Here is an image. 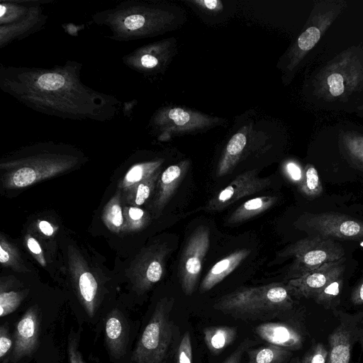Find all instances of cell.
I'll use <instances>...</instances> for the list:
<instances>
[{
    "instance_id": "cell-34",
    "label": "cell",
    "mask_w": 363,
    "mask_h": 363,
    "mask_svg": "<svg viewBox=\"0 0 363 363\" xmlns=\"http://www.w3.org/2000/svg\"><path fill=\"white\" fill-rule=\"evenodd\" d=\"M23 298V294L16 291H4L0 294V315L4 317L13 312Z\"/></svg>"
},
{
    "instance_id": "cell-32",
    "label": "cell",
    "mask_w": 363,
    "mask_h": 363,
    "mask_svg": "<svg viewBox=\"0 0 363 363\" xmlns=\"http://www.w3.org/2000/svg\"><path fill=\"white\" fill-rule=\"evenodd\" d=\"M120 199L121 193L118 192L106 204L103 213V220L105 224L114 232H118L123 224Z\"/></svg>"
},
{
    "instance_id": "cell-18",
    "label": "cell",
    "mask_w": 363,
    "mask_h": 363,
    "mask_svg": "<svg viewBox=\"0 0 363 363\" xmlns=\"http://www.w3.org/2000/svg\"><path fill=\"white\" fill-rule=\"evenodd\" d=\"M248 250H237L216 262L203 278L200 292L204 293L220 283L250 254Z\"/></svg>"
},
{
    "instance_id": "cell-46",
    "label": "cell",
    "mask_w": 363,
    "mask_h": 363,
    "mask_svg": "<svg viewBox=\"0 0 363 363\" xmlns=\"http://www.w3.org/2000/svg\"><path fill=\"white\" fill-rule=\"evenodd\" d=\"M40 231L45 235L50 236L53 234L54 229L52 225L46 220H40L38 223Z\"/></svg>"
},
{
    "instance_id": "cell-39",
    "label": "cell",
    "mask_w": 363,
    "mask_h": 363,
    "mask_svg": "<svg viewBox=\"0 0 363 363\" xmlns=\"http://www.w3.org/2000/svg\"><path fill=\"white\" fill-rule=\"evenodd\" d=\"M13 346L6 325H3L0 328V358L1 361L9 353Z\"/></svg>"
},
{
    "instance_id": "cell-25",
    "label": "cell",
    "mask_w": 363,
    "mask_h": 363,
    "mask_svg": "<svg viewBox=\"0 0 363 363\" xmlns=\"http://www.w3.org/2000/svg\"><path fill=\"white\" fill-rule=\"evenodd\" d=\"M207 348L213 354H218L233 343L237 336V328L231 326H211L203 330Z\"/></svg>"
},
{
    "instance_id": "cell-21",
    "label": "cell",
    "mask_w": 363,
    "mask_h": 363,
    "mask_svg": "<svg viewBox=\"0 0 363 363\" xmlns=\"http://www.w3.org/2000/svg\"><path fill=\"white\" fill-rule=\"evenodd\" d=\"M106 340L113 356L123 355L126 345V333L123 319L117 311H113L106 321Z\"/></svg>"
},
{
    "instance_id": "cell-12",
    "label": "cell",
    "mask_w": 363,
    "mask_h": 363,
    "mask_svg": "<svg viewBox=\"0 0 363 363\" xmlns=\"http://www.w3.org/2000/svg\"><path fill=\"white\" fill-rule=\"evenodd\" d=\"M306 225L314 235L331 239H363V222L349 216L333 212L313 214L306 218Z\"/></svg>"
},
{
    "instance_id": "cell-8",
    "label": "cell",
    "mask_w": 363,
    "mask_h": 363,
    "mask_svg": "<svg viewBox=\"0 0 363 363\" xmlns=\"http://www.w3.org/2000/svg\"><path fill=\"white\" fill-rule=\"evenodd\" d=\"M347 6V3L345 0L316 2L302 32L289 50V70L296 68Z\"/></svg>"
},
{
    "instance_id": "cell-29",
    "label": "cell",
    "mask_w": 363,
    "mask_h": 363,
    "mask_svg": "<svg viewBox=\"0 0 363 363\" xmlns=\"http://www.w3.org/2000/svg\"><path fill=\"white\" fill-rule=\"evenodd\" d=\"M247 363H284L292 353L291 351L270 345L247 350Z\"/></svg>"
},
{
    "instance_id": "cell-31",
    "label": "cell",
    "mask_w": 363,
    "mask_h": 363,
    "mask_svg": "<svg viewBox=\"0 0 363 363\" xmlns=\"http://www.w3.org/2000/svg\"><path fill=\"white\" fill-rule=\"evenodd\" d=\"M299 190L307 198L315 199L322 194L323 186L315 167L311 164L306 166L299 183Z\"/></svg>"
},
{
    "instance_id": "cell-47",
    "label": "cell",
    "mask_w": 363,
    "mask_h": 363,
    "mask_svg": "<svg viewBox=\"0 0 363 363\" xmlns=\"http://www.w3.org/2000/svg\"><path fill=\"white\" fill-rule=\"evenodd\" d=\"M359 109H363V104L359 107Z\"/></svg>"
},
{
    "instance_id": "cell-22",
    "label": "cell",
    "mask_w": 363,
    "mask_h": 363,
    "mask_svg": "<svg viewBox=\"0 0 363 363\" xmlns=\"http://www.w3.org/2000/svg\"><path fill=\"white\" fill-rule=\"evenodd\" d=\"M77 289L80 301L88 315L92 317L96 306L98 284L94 275L86 269H78L74 272Z\"/></svg>"
},
{
    "instance_id": "cell-27",
    "label": "cell",
    "mask_w": 363,
    "mask_h": 363,
    "mask_svg": "<svg viewBox=\"0 0 363 363\" xmlns=\"http://www.w3.org/2000/svg\"><path fill=\"white\" fill-rule=\"evenodd\" d=\"M276 202L275 196H260L242 203L229 218L231 224L242 222L261 213Z\"/></svg>"
},
{
    "instance_id": "cell-45",
    "label": "cell",
    "mask_w": 363,
    "mask_h": 363,
    "mask_svg": "<svg viewBox=\"0 0 363 363\" xmlns=\"http://www.w3.org/2000/svg\"><path fill=\"white\" fill-rule=\"evenodd\" d=\"M351 301L355 305L363 304V280L353 290Z\"/></svg>"
},
{
    "instance_id": "cell-4",
    "label": "cell",
    "mask_w": 363,
    "mask_h": 363,
    "mask_svg": "<svg viewBox=\"0 0 363 363\" xmlns=\"http://www.w3.org/2000/svg\"><path fill=\"white\" fill-rule=\"evenodd\" d=\"M291 296L287 286L274 283L225 295L214 303L213 308L235 318L263 319L291 309Z\"/></svg>"
},
{
    "instance_id": "cell-13",
    "label": "cell",
    "mask_w": 363,
    "mask_h": 363,
    "mask_svg": "<svg viewBox=\"0 0 363 363\" xmlns=\"http://www.w3.org/2000/svg\"><path fill=\"white\" fill-rule=\"evenodd\" d=\"M173 55L169 39L140 47L123 57V63L143 74H152L162 70Z\"/></svg>"
},
{
    "instance_id": "cell-43",
    "label": "cell",
    "mask_w": 363,
    "mask_h": 363,
    "mask_svg": "<svg viewBox=\"0 0 363 363\" xmlns=\"http://www.w3.org/2000/svg\"><path fill=\"white\" fill-rule=\"evenodd\" d=\"M197 6L211 11H219L223 9V5L220 0H195L192 1Z\"/></svg>"
},
{
    "instance_id": "cell-15",
    "label": "cell",
    "mask_w": 363,
    "mask_h": 363,
    "mask_svg": "<svg viewBox=\"0 0 363 363\" xmlns=\"http://www.w3.org/2000/svg\"><path fill=\"white\" fill-rule=\"evenodd\" d=\"M269 184V179L257 177L255 170L245 172L237 176L211 200L208 208L211 210L225 208L245 196L261 191Z\"/></svg>"
},
{
    "instance_id": "cell-6",
    "label": "cell",
    "mask_w": 363,
    "mask_h": 363,
    "mask_svg": "<svg viewBox=\"0 0 363 363\" xmlns=\"http://www.w3.org/2000/svg\"><path fill=\"white\" fill-rule=\"evenodd\" d=\"M174 299L159 301L131 357V363H162L171 345L174 325L170 318Z\"/></svg>"
},
{
    "instance_id": "cell-41",
    "label": "cell",
    "mask_w": 363,
    "mask_h": 363,
    "mask_svg": "<svg viewBox=\"0 0 363 363\" xmlns=\"http://www.w3.org/2000/svg\"><path fill=\"white\" fill-rule=\"evenodd\" d=\"M26 243L28 249L30 250V252L35 255L37 260L38 262L43 265H45V261L43 257V251L41 249L40 245L38 242V241L29 236L26 238Z\"/></svg>"
},
{
    "instance_id": "cell-20",
    "label": "cell",
    "mask_w": 363,
    "mask_h": 363,
    "mask_svg": "<svg viewBox=\"0 0 363 363\" xmlns=\"http://www.w3.org/2000/svg\"><path fill=\"white\" fill-rule=\"evenodd\" d=\"M351 333L343 325L329 336L328 354L325 363H350L352 346Z\"/></svg>"
},
{
    "instance_id": "cell-7",
    "label": "cell",
    "mask_w": 363,
    "mask_h": 363,
    "mask_svg": "<svg viewBox=\"0 0 363 363\" xmlns=\"http://www.w3.org/2000/svg\"><path fill=\"white\" fill-rule=\"evenodd\" d=\"M40 0H1L0 3V48L23 40L43 28L48 16Z\"/></svg>"
},
{
    "instance_id": "cell-42",
    "label": "cell",
    "mask_w": 363,
    "mask_h": 363,
    "mask_svg": "<svg viewBox=\"0 0 363 363\" xmlns=\"http://www.w3.org/2000/svg\"><path fill=\"white\" fill-rule=\"evenodd\" d=\"M286 172L290 179L298 184L303 177V172L300 167L294 162H289L286 164Z\"/></svg>"
},
{
    "instance_id": "cell-37",
    "label": "cell",
    "mask_w": 363,
    "mask_h": 363,
    "mask_svg": "<svg viewBox=\"0 0 363 363\" xmlns=\"http://www.w3.org/2000/svg\"><path fill=\"white\" fill-rule=\"evenodd\" d=\"M177 363H192V345L189 332L184 334L179 342L177 353Z\"/></svg>"
},
{
    "instance_id": "cell-11",
    "label": "cell",
    "mask_w": 363,
    "mask_h": 363,
    "mask_svg": "<svg viewBox=\"0 0 363 363\" xmlns=\"http://www.w3.org/2000/svg\"><path fill=\"white\" fill-rule=\"evenodd\" d=\"M209 230L199 226L192 233L182 255L179 277L184 293L191 295L202 268L203 260L209 247Z\"/></svg>"
},
{
    "instance_id": "cell-30",
    "label": "cell",
    "mask_w": 363,
    "mask_h": 363,
    "mask_svg": "<svg viewBox=\"0 0 363 363\" xmlns=\"http://www.w3.org/2000/svg\"><path fill=\"white\" fill-rule=\"evenodd\" d=\"M342 285L343 274H341L328 282L313 298L325 308L335 307L339 303Z\"/></svg>"
},
{
    "instance_id": "cell-24",
    "label": "cell",
    "mask_w": 363,
    "mask_h": 363,
    "mask_svg": "<svg viewBox=\"0 0 363 363\" xmlns=\"http://www.w3.org/2000/svg\"><path fill=\"white\" fill-rule=\"evenodd\" d=\"M340 149L352 165L363 169V135L355 131H341L339 135Z\"/></svg>"
},
{
    "instance_id": "cell-23",
    "label": "cell",
    "mask_w": 363,
    "mask_h": 363,
    "mask_svg": "<svg viewBox=\"0 0 363 363\" xmlns=\"http://www.w3.org/2000/svg\"><path fill=\"white\" fill-rule=\"evenodd\" d=\"M186 167V162L168 167L161 174L158 182V191L155 207L162 208L179 184Z\"/></svg>"
},
{
    "instance_id": "cell-33",
    "label": "cell",
    "mask_w": 363,
    "mask_h": 363,
    "mask_svg": "<svg viewBox=\"0 0 363 363\" xmlns=\"http://www.w3.org/2000/svg\"><path fill=\"white\" fill-rule=\"evenodd\" d=\"M159 174L160 170L136 186L125 191L127 201L138 206L143 204L154 189Z\"/></svg>"
},
{
    "instance_id": "cell-5",
    "label": "cell",
    "mask_w": 363,
    "mask_h": 363,
    "mask_svg": "<svg viewBox=\"0 0 363 363\" xmlns=\"http://www.w3.org/2000/svg\"><path fill=\"white\" fill-rule=\"evenodd\" d=\"M313 94L325 101H344L363 89V49L352 46L330 60L315 76Z\"/></svg>"
},
{
    "instance_id": "cell-3",
    "label": "cell",
    "mask_w": 363,
    "mask_h": 363,
    "mask_svg": "<svg viewBox=\"0 0 363 363\" xmlns=\"http://www.w3.org/2000/svg\"><path fill=\"white\" fill-rule=\"evenodd\" d=\"M26 151V155L1 163V169L6 171L3 179L5 187L32 185L73 168L81 160L74 150L63 144L39 143Z\"/></svg>"
},
{
    "instance_id": "cell-35",
    "label": "cell",
    "mask_w": 363,
    "mask_h": 363,
    "mask_svg": "<svg viewBox=\"0 0 363 363\" xmlns=\"http://www.w3.org/2000/svg\"><path fill=\"white\" fill-rule=\"evenodd\" d=\"M18 255L4 237H1L0 262L3 265L14 267L18 264Z\"/></svg>"
},
{
    "instance_id": "cell-9",
    "label": "cell",
    "mask_w": 363,
    "mask_h": 363,
    "mask_svg": "<svg viewBox=\"0 0 363 363\" xmlns=\"http://www.w3.org/2000/svg\"><path fill=\"white\" fill-rule=\"evenodd\" d=\"M221 118L181 107H167L158 110L150 125L160 140H169L177 134L196 133L218 125Z\"/></svg>"
},
{
    "instance_id": "cell-48",
    "label": "cell",
    "mask_w": 363,
    "mask_h": 363,
    "mask_svg": "<svg viewBox=\"0 0 363 363\" xmlns=\"http://www.w3.org/2000/svg\"><path fill=\"white\" fill-rule=\"evenodd\" d=\"M162 363H168V362H162Z\"/></svg>"
},
{
    "instance_id": "cell-16",
    "label": "cell",
    "mask_w": 363,
    "mask_h": 363,
    "mask_svg": "<svg viewBox=\"0 0 363 363\" xmlns=\"http://www.w3.org/2000/svg\"><path fill=\"white\" fill-rule=\"evenodd\" d=\"M39 332L40 313L36 307H31L26 311L16 327L11 356L14 362L33 352L38 343Z\"/></svg>"
},
{
    "instance_id": "cell-17",
    "label": "cell",
    "mask_w": 363,
    "mask_h": 363,
    "mask_svg": "<svg viewBox=\"0 0 363 363\" xmlns=\"http://www.w3.org/2000/svg\"><path fill=\"white\" fill-rule=\"evenodd\" d=\"M256 334L270 345L290 351L299 350L303 338L301 331L291 324L282 322H268L255 327Z\"/></svg>"
},
{
    "instance_id": "cell-36",
    "label": "cell",
    "mask_w": 363,
    "mask_h": 363,
    "mask_svg": "<svg viewBox=\"0 0 363 363\" xmlns=\"http://www.w3.org/2000/svg\"><path fill=\"white\" fill-rule=\"evenodd\" d=\"M328 354L325 345L318 343L308 350L300 363H325Z\"/></svg>"
},
{
    "instance_id": "cell-40",
    "label": "cell",
    "mask_w": 363,
    "mask_h": 363,
    "mask_svg": "<svg viewBox=\"0 0 363 363\" xmlns=\"http://www.w3.org/2000/svg\"><path fill=\"white\" fill-rule=\"evenodd\" d=\"M67 352L69 363H85L78 350L77 340L74 336H71L69 339Z\"/></svg>"
},
{
    "instance_id": "cell-14",
    "label": "cell",
    "mask_w": 363,
    "mask_h": 363,
    "mask_svg": "<svg viewBox=\"0 0 363 363\" xmlns=\"http://www.w3.org/2000/svg\"><path fill=\"white\" fill-rule=\"evenodd\" d=\"M345 260L342 259L322 264L301 276L292 278L287 286L291 294L298 297L313 298V296L334 278L343 274Z\"/></svg>"
},
{
    "instance_id": "cell-10",
    "label": "cell",
    "mask_w": 363,
    "mask_h": 363,
    "mask_svg": "<svg viewBox=\"0 0 363 363\" xmlns=\"http://www.w3.org/2000/svg\"><path fill=\"white\" fill-rule=\"evenodd\" d=\"M284 255L294 257L292 269L296 272V278L325 263L342 259L345 252L335 240L315 235L290 245Z\"/></svg>"
},
{
    "instance_id": "cell-26",
    "label": "cell",
    "mask_w": 363,
    "mask_h": 363,
    "mask_svg": "<svg viewBox=\"0 0 363 363\" xmlns=\"http://www.w3.org/2000/svg\"><path fill=\"white\" fill-rule=\"evenodd\" d=\"M245 131H239L234 134L228 141L224 153L218 165V176L229 172L239 160L247 144Z\"/></svg>"
},
{
    "instance_id": "cell-19",
    "label": "cell",
    "mask_w": 363,
    "mask_h": 363,
    "mask_svg": "<svg viewBox=\"0 0 363 363\" xmlns=\"http://www.w3.org/2000/svg\"><path fill=\"white\" fill-rule=\"evenodd\" d=\"M166 252L154 251L145 255L138 272L136 284L138 289L145 291L159 281L163 274V259Z\"/></svg>"
},
{
    "instance_id": "cell-44",
    "label": "cell",
    "mask_w": 363,
    "mask_h": 363,
    "mask_svg": "<svg viewBox=\"0 0 363 363\" xmlns=\"http://www.w3.org/2000/svg\"><path fill=\"white\" fill-rule=\"evenodd\" d=\"M247 342H243L222 363H240L243 352L247 350Z\"/></svg>"
},
{
    "instance_id": "cell-1",
    "label": "cell",
    "mask_w": 363,
    "mask_h": 363,
    "mask_svg": "<svg viewBox=\"0 0 363 363\" xmlns=\"http://www.w3.org/2000/svg\"><path fill=\"white\" fill-rule=\"evenodd\" d=\"M82 65L67 61L51 67H0V89L37 112L77 121L114 118L122 102L94 90L81 79Z\"/></svg>"
},
{
    "instance_id": "cell-28",
    "label": "cell",
    "mask_w": 363,
    "mask_h": 363,
    "mask_svg": "<svg viewBox=\"0 0 363 363\" xmlns=\"http://www.w3.org/2000/svg\"><path fill=\"white\" fill-rule=\"evenodd\" d=\"M163 160L138 163L133 165L123 177L120 188L124 191L136 186L159 170Z\"/></svg>"
},
{
    "instance_id": "cell-2",
    "label": "cell",
    "mask_w": 363,
    "mask_h": 363,
    "mask_svg": "<svg viewBox=\"0 0 363 363\" xmlns=\"http://www.w3.org/2000/svg\"><path fill=\"white\" fill-rule=\"evenodd\" d=\"M92 20L108 28L111 39L128 41L152 37L169 30L174 23L175 16L160 6L131 0L95 13Z\"/></svg>"
},
{
    "instance_id": "cell-38",
    "label": "cell",
    "mask_w": 363,
    "mask_h": 363,
    "mask_svg": "<svg viewBox=\"0 0 363 363\" xmlns=\"http://www.w3.org/2000/svg\"><path fill=\"white\" fill-rule=\"evenodd\" d=\"M127 222L130 229H138L145 223V212L138 207H129L127 211Z\"/></svg>"
}]
</instances>
